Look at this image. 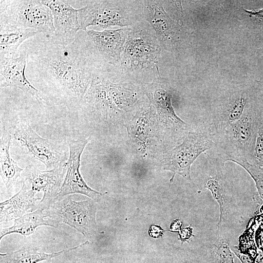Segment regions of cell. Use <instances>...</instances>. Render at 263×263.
Listing matches in <instances>:
<instances>
[{"mask_svg": "<svg viewBox=\"0 0 263 263\" xmlns=\"http://www.w3.org/2000/svg\"><path fill=\"white\" fill-rule=\"evenodd\" d=\"M33 190H27L25 182L20 189L9 199L0 204V224L15 220L38 208L39 198Z\"/></svg>", "mask_w": 263, "mask_h": 263, "instance_id": "cell-17", "label": "cell"}, {"mask_svg": "<svg viewBox=\"0 0 263 263\" xmlns=\"http://www.w3.org/2000/svg\"><path fill=\"white\" fill-rule=\"evenodd\" d=\"M12 136L3 126L0 127V177L7 192H10L21 178L24 169L11 157L10 147Z\"/></svg>", "mask_w": 263, "mask_h": 263, "instance_id": "cell-18", "label": "cell"}, {"mask_svg": "<svg viewBox=\"0 0 263 263\" xmlns=\"http://www.w3.org/2000/svg\"><path fill=\"white\" fill-rule=\"evenodd\" d=\"M258 56L260 63L263 66V48H261L258 49Z\"/></svg>", "mask_w": 263, "mask_h": 263, "instance_id": "cell-30", "label": "cell"}, {"mask_svg": "<svg viewBox=\"0 0 263 263\" xmlns=\"http://www.w3.org/2000/svg\"><path fill=\"white\" fill-rule=\"evenodd\" d=\"M89 243L88 241L76 246L50 253L40 251L32 245H25L12 252L0 253V263H38L49 260Z\"/></svg>", "mask_w": 263, "mask_h": 263, "instance_id": "cell-21", "label": "cell"}, {"mask_svg": "<svg viewBox=\"0 0 263 263\" xmlns=\"http://www.w3.org/2000/svg\"><path fill=\"white\" fill-rule=\"evenodd\" d=\"M184 263H209L206 261L191 260L185 262Z\"/></svg>", "mask_w": 263, "mask_h": 263, "instance_id": "cell-31", "label": "cell"}, {"mask_svg": "<svg viewBox=\"0 0 263 263\" xmlns=\"http://www.w3.org/2000/svg\"><path fill=\"white\" fill-rule=\"evenodd\" d=\"M217 146V136L208 123L188 131L182 142L168 152L165 159L164 169L173 172L170 182L176 174L191 181L190 171L193 163L202 153L216 149Z\"/></svg>", "mask_w": 263, "mask_h": 263, "instance_id": "cell-5", "label": "cell"}, {"mask_svg": "<svg viewBox=\"0 0 263 263\" xmlns=\"http://www.w3.org/2000/svg\"><path fill=\"white\" fill-rule=\"evenodd\" d=\"M219 230L215 242L207 248L206 260L209 263H234L233 254L230 247V241L221 229Z\"/></svg>", "mask_w": 263, "mask_h": 263, "instance_id": "cell-22", "label": "cell"}, {"mask_svg": "<svg viewBox=\"0 0 263 263\" xmlns=\"http://www.w3.org/2000/svg\"><path fill=\"white\" fill-rule=\"evenodd\" d=\"M248 30L254 42L263 48V8L257 10L244 9ZM260 49V48H259Z\"/></svg>", "mask_w": 263, "mask_h": 263, "instance_id": "cell-23", "label": "cell"}, {"mask_svg": "<svg viewBox=\"0 0 263 263\" xmlns=\"http://www.w3.org/2000/svg\"><path fill=\"white\" fill-rule=\"evenodd\" d=\"M27 53L22 44L17 57L0 58V87H15L35 98L40 104L39 91L26 77Z\"/></svg>", "mask_w": 263, "mask_h": 263, "instance_id": "cell-16", "label": "cell"}, {"mask_svg": "<svg viewBox=\"0 0 263 263\" xmlns=\"http://www.w3.org/2000/svg\"><path fill=\"white\" fill-rule=\"evenodd\" d=\"M260 117L250 98L241 117L216 134V150L225 162L251 159Z\"/></svg>", "mask_w": 263, "mask_h": 263, "instance_id": "cell-4", "label": "cell"}, {"mask_svg": "<svg viewBox=\"0 0 263 263\" xmlns=\"http://www.w3.org/2000/svg\"><path fill=\"white\" fill-rule=\"evenodd\" d=\"M162 48L152 27L146 20L129 27L117 66L131 81L160 77L158 68Z\"/></svg>", "mask_w": 263, "mask_h": 263, "instance_id": "cell-2", "label": "cell"}, {"mask_svg": "<svg viewBox=\"0 0 263 263\" xmlns=\"http://www.w3.org/2000/svg\"><path fill=\"white\" fill-rule=\"evenodd\" d=\"M182 222L180 219L173 221L170 225V231L173 232H179L181 229Z\"/></svg>", "mask_w": 263, "mask_h": 263, "instance_id": "cell-29", "label": "cell"}, {"mask_svg": "<svg viewBox=\"0 0 263 263\" xmlns=\"http://www.w3.org/2000/svg\"><path fill=\"white\" fill-rule=\"evenodd\" d=\"M74 263V262H73V263Z\"/></svg>", "mask_w": 263, "mask_h": 263, "instance_id": "cell-32", "label": "cell"}, {"mask_svg": "<svg viewBox=\"0 0 263 263\" xmlns=\"http://www.w3.org/2000/svg\"><path fill=\"white\" fill-rule=\"evenodd\" d=\"M88 139H70L69 158L66 162V172L58 194V198L72 194L86 195L93 200L98 201L103 194L91 188L84 181L80 171L82 153L88 143Z\"/></svg>", "mask_w": 263, "mask_h": 263, "instance_id": "cell-11", "label": "cell"}, {"mask_svg": "<svg viewBox=\"0 0 263 263\" xmlns=\"http://www.w3.org/2000/svg\"><path fill=\"white\" fill-rule=\"evenodd\" d=\"M40 34L23 44L27 53V78L65 105L76 107L105 64L93 50L85 31L80 30L67 45Z\"/></svg>", "mask_w": 263, "mask_h": 263, "instance_id": "cell-1", "label": "cell"}, {"mask_svg": "<svg viewBox=\"0 0 263 263\" xmlns=\"http://www.w3.org/2000/svg\"><path fill=\"white\" fill-rule=\"evenodd\" d=\"M144 19L155 32L162 49L173 51L179 48L186 37L184 28L172 18L163 0H141Z\"/></svg>", "mask_w": 263, "mask_h": 263, "instance_id": "cell-10", "label": "cell"}, {"mask_svg": "<svg viewBox=\"0 0 263 263\" xmlns=\"http://www.w3.org/2000/svg\"><path fill=\"white\" fill-rule=\"evenodd\" d=\"M231 250L242 263H254L251 257L248 255L242 253L237 246H233Z\"/></svg>", "mask_w": 263, "mask_h": 263, "instance_id": "cell-28", "label": "cell"}, {"mask_svg": "<svg viewBox=\"0 0 263 263\" xmlns=\"http://www.w3.org/2000/svg\"><path fill=\"white\" fill-rule=\"evenodd\" d=\"M44 211L38 208L14 220L12 226L0 230V240L4 236L13 233L19 234L24 236H29L33 234L36 228L40 226L57 227L59 225L50 219Z\"/></svg>", "mask_w": 263, "mask_h": 263, "instance_id": "cell-20", "label": "cell"}, {"mask_svg": "<svg viewBox=\"0 0 263 263\" xmlns=\"http://www.w3.org/2000/svg\"><path fill=\"white\" fill-rule=\"evenodd\" d=\"M78 9L80 30L90 26L102 30L130 27L144 19L141 0H91Z\"/></svg>", "mask_w": 263, "mask_h": 263, "instance_id": "cell-3", "label": "cell"}, {"mask_svg": "<svg viewBox=\"0 0 263 263\" xmlns=\"http://www.w3.org/2000/svg\"><path fill=\"white\" fill-rule=\"evenodd\" d=\"M234 163L243 168L254 180L261 198L263 200V167L243 159Z\"/></svg>", "mask_w": 263, "mask_h": 263, "instance_id": "cell-24", "label": "cell"}, {"mask_svg": "<svg viewBox=\"0 0 263 263\" xmlns=\"http://www.w3.org/2000/svg\"><path fill=\"white\" fill-rule=\"evenodd\" d=\"M251 100L261 119L263 121V75L256 81L251 89Z\"/></svg>", "mask_w": 263, "mask_h": 263, "instance_id": "cell-26", "label": "cell"}, {"mask_svg": "<svg viewBox=\"0 0 263 263\" xmlns=\"http://www.w3.org/2000/svg\"><path fill=\"white\" fill-rule=\"evenodd\" d=\"M9 132L30 155L42 162L47 169H53L67 161L66 153L59 145L40 136L27 122H15Z\"/></svg>", "mask_w": 263, "mask_h": 263, "instance_id": "cell-9", "label": "cell"}, {"mask_svg": "<svg viewBox=\"0 0 263 263\" xmlns=\"http://www.w3.org/2000/svg\"><path fill=\"white\" fill-rule=\"evenodd\" d=\"M251 160L252 163L263 167V121L260 117Z\"/></svg>", "mask_w": 263, "mask_h": 263, "instance_id": "cell-25", "label": "cell"}, {"mask_svg": "<svg viewBox=\"0 0 263 263\" xmlns=\"http://www.w3.org/2000/svg\"><path fill=\"white\" fill-rule=\"evenodd\" d=\"M38 34L35 29L0 23V58L18 56L21 46Z\"/></svg>", "mask_w": 263, "mask_h": 263, "instance_id": "cell-19", "label": "cell"}, {"mask_svg": "<svg viewBox=\"0 0 263 263\" xmlns=\"http://www.w3.org/2000/svg\"><path fill=\"white\" fill-rule=\"evenodd\" d=\"M205 163L201 173V189H207L218 204V228L229 224L238 207L234 202L225 177V160L216 150L204 153Z\"/></svg>", "mask_w": 263, "mask_h": 263, "instance_id": "cell-6", "label": "cell"}, {"mask_svg": "<svg viewBox=\"0 0 263 263\" xmlns=\"http://www.w3.org/2000/svg\"><path fill=\"white\" fill-rule=\"evenodd\" d=\"M250 92L251 90L237 88L220 98L213 109L208 123L216 134L241 117L249 101Z\"/></svg>", "mask_w": 263, "mask_h": 263, "instance_id": "cell-13", "label": "cell"}, {"mask_svg": "<svg viewBox=\"0 0 263 263\" xmlns=\"http://www.w3.org/2000/svg\"><path fill=\"white\" fill-rule=\"evenodd\" d=\"M66 170V162L49 170H41L32 166L24 169V182L29 181L32 190L43 193L38 208L47 210L56 201Z\"/></svg>", "mask_w": 263, "mask_h": 263, "instance_id": "cell-12", "label": "cell"}, {"mask_svg": "<svg viewBox=\"0 0 263 263\" xmlns=\"http://www.w3.org/2000/svg\"><path fill=\"white\" fill-rule=\"evenodd\" d=\"M0 23L35 29L47 38L55 31L52 12L40 0H0Z\"/></svg>", "mask_w": 263, "mask_h": 263, "instance_id": "cell-7", "label": "cell"}, {"mask_svg": "<svg viewBox=\"0 0 263 263\" xmlns=\"http://www.w3.org/2000/svg\"><path fill=\"white\" fill-rule=\"evenodd\" d=\"M193 234V228L189 226L181 229L179 232V240L181 241V244L185 242H188Z\"/></svg>", "mask_w": 263, "mask_h": 263, "instance_id": "cell-27", "label": "cell"}, {"mask_svg": "<svg viewBox=\"0 0 263 263\" xmlns=\"http://www.w3.org/2000/svg\"><path fill=\"white\" fill-rule=\"evenodd\" d=\"M48 217L59 225L65 224L81 233L88 241L97 231L96 207L92 200L76 201L66 198L56 201L46 210Z\"/></svg>", "mask_w": 263, "mask_h": 263, "instance_id": "cell-8", "label": "cell"}, {"mask_svg": "<svg viewBox=\"0 0 263 263\" xmlns=\"http://www.w3.org/2000/svg\"><path fill=\"white\" fill-rule=\"evenodd\" d=\"M51 10L55 31L49 38L55 43L67 45L73 42L80 30L78 9L72 6L68 1L40 0Z\"/></svg>", "mask_w": 263, "mask_h": 263, "instance_id": "cell-14", "label": "cell"}, {"mask_svg": "<svg viewBox=\"0 0 263 263\" xmlns=\"http://www.w3.org/2000/svg\"><path fill=\"white\" fill-rule=\"evenodd\" d=\"M128 28L85 31L93 49L104 64L119 65Z\"/></svg>", "mask_w": 263, "mask_h": 263, "instance_id": "cell-15", "label": "cell"}]
</instances>
